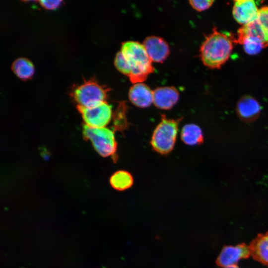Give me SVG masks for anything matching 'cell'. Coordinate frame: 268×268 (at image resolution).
<instances>
[{
    "label": "cell",
    "mask_w": 268,
    "mask_h": 268,
    "mask_svg": "<svg viewBox=\"0 0 268 268\" xmlns=\"http://www.w3.org/2000/svg\"><path fill=\"white\" fill-rule=\"evenodd\" d=\"M152 62L142 44L129 41L122 44L114 64L116 68L134 84L142 82L154 71Z\"/></svg>",
    "instance_id": "cell-1"
},
{
    "label": "cell",
    "mask_w": 268,
    "mask_h": 268,
    "mask_svg": "<svg viewBox=\"0 0 268 268\" xmlns=\"http://www.w3.org/2000/svg\"><path fill=\"white\" fill-rule=\"evenodd\" d=\"M234 38L230 33L218 31L214 28L206 37L200 48L203 64L211 68H218L229 59L233 49Z\"/></svg>",
    "instance_id": "cell-2"
},
{
    "label": "cell",
    "mask_w": 268,
    "mask_h": 268,
    "mask_svg": "<svg viewBox=\"0 0 268 268\" xmlns=\"http://www.w3.org/2000/svg\"><path fill=\"white\" fill-rule=\"evenodd\" d=\"M180 119L177 120L166 118L161 115V121L154 129L150 144L156 152L165 155L174 148L178 132Z\"/></svg>",
    "instance_id": "cell-3"
},
{
    "label": "cell",
    "mask_w": 268,
    "mask_h": 268,
    "mask_svg": "<svg viewBox=\"0 0 268 268\" xmlns=\"http://www.w3.org/2000/svg\"><path fill=\"white\" fill-rule=\"evenodd\" d=\"M83 133L99 155L105 157H115L117 143L114 131L107 127L90 128L84 126Z\"/></svg>",
    "instance_id": "cell-4"
},
{
    "label": "cell",
    "mask_w": 268,
    "mask_h": 268,
    "mask_svg": "<svg viewBox=\"0 0 268 268\" xmlns=\"http://www.w3.org/2000/svg\"><path fill=\"white\" fill-rule=\"evenodd\" d=\"M108 91L107 88L95 79H89L76 86L72 96L78 109L86 108L106 101Z\"/></svg>",
    "instance_id": "cell-5"
},
{
    "label": "cell",
    "mask_w": 268,
    "mask_h": 268,
    "mask_svg": "<svg viewBox=\"0 0 268 268\" xmlns=\"http://www.w3.org/2000/svg\"><path fill=\"white\" fill-rule=\"evenodd\" d=\"M79 110L85 126L90 128L106 127L113 117L112 107L107 101Z\"/></svg>",
    "instance_id": "cell-6"
},
{
    "label": "cell",
    "mask_w": 268,
    "mask_h": 268,
    "mask_svg": "<svg viewBox=\"0 0 268 268\" xmlns=\"http://www.w3.org/2000/svg\"><path fill=\"white\" fill-rule=\"evenodd\" d=\"M250 256L249 246L245 243L227 246L222 249L216 259V264L219 267L225 268L237 265L241 260L247 259Z\"/></svg>",
    "instance_id": "cell-7"
},
{
    "label": "cell",
    "mask_w": 268,
    "mask_h": 268,
    "mask_svg": "<svg viewBox=\"0 0 268 268\" xmlns=\"http://www.w3.org/2000/svg\"><path fill=\"white\" fill-rule=\"evenodd\" d=\"M259 9L253 0H238L234 1L233 16L235 20L243 25L256 20Z\"/></svg>",
    "instance_id": "cell-8"
},
{
    "label": "cell",
    "mask_w": 268,
    "mask_h": 268,
    "mask_svg": "<svg viewBox=\"0 0 268 268\" xmlns=\"http://www.w3.org/2000/svg\"><path fill=\"white\" fill-rule=\"evenodd\" d=\"M152 62L162 63L168 56L170 50L167 43L156 36L147 37L142 43Z\"/></svg>",
    "instance_id": "cell-9"
},
{
    "label": "cell",
    "mask_w": 268,
    "mask_h": 268,
    "mask_svg": "<svg viewBox=\"0 0 268 268\" xmlns=\"http://www.w3.org/2000/svg\"><path fill=\"white\" fill-rule=\"evenodd\" d=\"M261 107L254 97L250 95L242 96L238 101L236 112L239 118L244 122L255 121L260 116Z\"/></svg>",
    "instance_id": "cell-10"
},
{
    "label": "cell",
    "mask_w": 268,
    "mask_h": 268,
    "mask_svg": "<svg viewBox=\"0 0 268 268\" xmlns=\"http://www.w3.org/2000/svg\"><path fill=\"white\" fill-rule=\"evenodd\" d=\"M179 98V92L174 87H160L153 91V103L160 109H170L177 103Z\"/></svg>",
    "instance_id": "cell-11"
},
{
    "label": "cell",
    "mask_w": 268,
    "mask_h": 268,
    "mask_svg": "<svg viewBox=\"0 0 268 268\" xmlns=\"http://www.w3.org/2000/svg\"><path fill=\"white\" fill-rule=\"evenodd\" d=\"M129 98L135 106L147 108L153 103V91L142 82L134 83L129 90Z\"/></svg>",
    "instance_id": "cell-12"
},
{
    "label": "cell",
    "mask_w": 268,
    "mask_h": 268,
    "mask_svg": "<svg viewBox=\"0 0 268 268\" xmlns=\"http://www.w3.org/2000/svg\"><path fill=\"white\" fill-rule=\"evenodd\" d=\"M249 246L250 256L268 267V232L258 235Z\"/></svg>",
    "instance_id": "cell-13"
},
{
    "label": "cell",
    "mask_w": 268,
    "mask_h": 268,
    "mask_svg": "<svg viewBox=\"0 0 268 268\" xmlns=\"http://www.w3.org/2000/svg\"><path fill=\"white\" fill-rule=\"evenodd\" d=\"M181 138L188 145H196L203 142V136L201 129L197 125H185L181 132Z\"/></svg>",
    "instance_id": "cell-14"
},
{
    "label": "cell",
    "mask_w": 268,
    "mask_h": 268,
    "mask_svg": "<svg viewBox=\"0 0 268 268\" xmlns=\"http://www.w3.org/2000/svg\"><path fill=\"white\" fill-rule=\"evenodd\" d=\"M11 69L15 75L22 80L30 79L34 72L33 64L25 58L15 60L12 64Z\"/></svg>",
    "instance_id": "cell-15"
},
{
    "label": "cell",
    "mask_w": 268,
    "mask_h": 268,
    "mask_svg": "<svg viewBox=\"0 0 268 268\" xmlns=\"http://www.w3.org/2000/svg\"><path fill=\"white\" fill-rule=\"evenodd\" d=\"M111 186L118 191H125L131 188L134 183L132 174L125 170L115 172L110 179Z\"/></svg>",
    "instance_id": "cell-16"
},
{
    "label": "cell",
    "mask_w": 268,
    "mask_h": 268,
    "mask_svg": "<svg viewBox=\"0 0 268 268\" xmlns=\"http://www.w3.org/2000/svg\"><path fill=\"white\" fill-rule=\"evenodd\" d=\"M127 106L124 102L120 103L119 106L113 114L114 128L115 131H124L128 127L127 117Z\"/></svg>",
    "instance_id": "cell-17"
},
{
    "label": "cell",
    "mask_w": 268,
    "mask_h": 268,
    "mask_svg": "<svg viewBox=\"0 0 268 268\" xmlns=\"http://www.w3.org/2000/svg\"><path fill=\"white\" fill-rule=\"evenodd\" d=\"M238 43L243 45L245 52L249 55L258 54L265 47L264 42L257 37H245Z\"/></svg>",
    "instance_id": "cell-18"
},
{
    "label": "cell",
    "mask_w": 268,
    "mask_h": 268,
    "mask_svg": "<svg viewBox=\"0 0 268 268\" xmlns=\"http://www.w3.org/2000/svg\"><path fill=\"white\" fill-rule=\"evenodd\" d=\"M265 40L266 47H268V6H265L259 9L257 19Z\"/></svg>",
    "instance_id": "cell-19"
},
{
    "label": "cell",
    "mask_w": 268,
    "mask_h": 268,
    "mask_svg": "<svg viewBox=\"0 0 268 268\" xmlns=\"http://www.w3.org/2000/svg\"><path fill=\"white\" fill-rule=\"evenodd\" d=\"M214 1L212 0H190L191 6L198 11L205 10L209 8Z\"/></svg>",
    "instance_id": "cell-20"
},
{
    "label": "cell",
    "mask_w": 268,
    "mask_h": 268,
    "mask_svg": "<svg viewBox=\"0 0 268 268\" xmlns=\"http://www.w3.org/2000/svg\"><path fill=\"white\" fill-rule=\"evenodd\" d=\"M62 1L61 0H40V4L45 8L48 9H55L60 6Z\"/></svg>",
    "instance_id": "cell-21"
},
{
    "label": "cell",
    "mask_w": 268,
    "mask_h": 268,
    "mask_svg": "<svg viewBox=\"0 0 268 268\" xmlns=\"http://www.w3.org/2000/svg\"><path fill=\"white\" fill-rule=\"evenodd\" d=\"M225 268H240L238 267L237 265H234V266H229Z\"/></svg>",
    "instance_id": "cell-22"
}]
</instances>
